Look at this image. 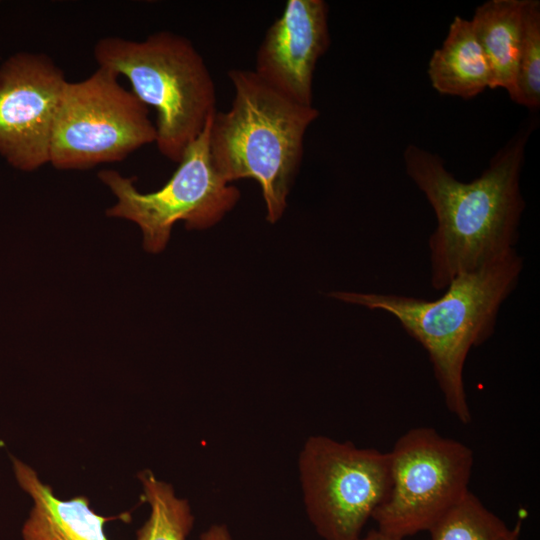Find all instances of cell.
<instances>
[{
	"instance_id": "1",
	"label": "cell",
	"mask_w": 540,
	"mask_h": 540,
	"mask_svg": "<svg viewBox=\"0 0 540 540\" xmlns=\"http://www.w3.org/2000/svg\"><path fill=\"white\" fill-rule=\"evenodd\" d=\"M532 123L518 131L469 182L455 178L440 156L409 144L407 175L434 210L437 226L428 241L430 283L445 290L461 274L515 249L525 208L520 189Z\"/></svg>"
},
{
	"instance_id": "2",
	"label": "cell",
	"mask_w": 540,
	"mask_h": 540,
	"mask_svg": "<svg viewBox=\"0 0 540 540\" xmlns=\"http://www.w3.org/2000/svg\"><path fill=\"white\" fill-rule=\"evenodd\" d=\"M522 269L523 259L513 249L459 275L438 299L345 291L330 296L397 319L427 351L447 409L468 424L471 413L463 380L467 355L494 334L500 308L515 290Z\"/></svg>"
},
{
	"instance_id": "3",
	"label": "cell",
	"mask_w": 540,
	"mask_h": 540,
	"mask_svg": "<svg viewBox=\"0 0 540 540\" xmlns=\"http://www.w3.org/2000/svg\"><path fill=\"white\" fill-rule=\"evenodd\" d=\"M228 77L234 97L229 110L216 112L212 118L211 160L226 183L256 180L267 220L274 223L286 209L303 158L306 131L319 111L286 98L253 70L231 69Z\"/></svg>"
},
{
	"instance_id": "4",
	"label": "cell",
	"mask_w": 540,
	"mask_h": 540,
	"mask_svg": "<svg viewBox=\"0 0 540 540\" xmlns=\"http://www.w3.org/2000/svg\"><path fill=\"white\" fill-rule=\"evenodd\" d=\"M93 54L98 66L125 76L136 97L156 111L154 143L178 163L217 112L214 80L192 42L170 31L141 41L108 36Z\"/></svg>"
},
{
	"instance_id": "5",
	"label": "cell",
	"mask_w": 540,
	"mask_h": 540,
	"mask_svg": "<svg viewBox=\"0 0 540 540\" xmlns=\"http://www.w3.org/2000/svg\"><path fill=\"white\" fill-rule=\"evenodd\" d=\"M155 138L148 107L120 84L116 72L98 66L84 80L67 81L49 163L61 170L88 169L121 161Z\"/></svg>"
},
{
	"instance_id": "6",
	"label": "cell",
	"mask_w": 540,
	"mask_h": 540,
	"mask_svg": "<svg viewBox=\"0 0 540 540\" xmlns=\"http://www.w3.org/2000/svg\"><path fill=\"white\" fill-rule=\"evenodd\" d=\"M306 515L323 540H353L391 486L389 452L310 436L298 458Z\"/></svg>"
},
{
	"instance_id": "7",
	"label": "cell",
	"mask_w": 540,
	"mask_h": 540,
	"mask_svg": "<svg viewBox=\"0 0 540 540\" xmlns=\"http://www.w3.org/2000/svg\"><path fill=\"white\" fill-rule=\"evenodd\" d=\"M389 455V494L371 517L383 533L406 538L429 531L469 491L473 451L431 427L408 430Z\"/></svg>"
},
{
	"instance_id": "8",
	"label": "cell",
	"mask_w": 540,
	"mask_h": 540,
	"mask_svg": "<svg viewBox=\"0 0 540 540\" xmlns=\"http://www.w3.org/2000/svg\"><path fill=\"white\" fill-rule=\"evenodd\" d=\"M212 118L188 146L172 177L154 192L138 191L133 179L115 170L106 169L98 174L117 198L107 215L135 222L149 252L156 253L165 247L176 222L184 221L188 229L209 228L239 200V190L218 175L211 160Z\"/></svg>"
},
{
	"instance_id": "9",
	"label": "cell",
	"mask_w": 540,
	"mask_h": 540,
	"mask_svg": "<svg viewBox=\"0 0 540 540\" xmlns=\"http://www.w3.org/2000/svg\"><path fill=\"white\" fill-rule=\"evenodd\" d=\"M67 83L42 53L20 52L0 67V155L33 171L49 163L57 110Z\"/></svg>"
},
{
	"instance_id": "10",
	"label": "cell",
	"mask_w": 540,
	"mask_h": 540,
	"mask_svg": "<svg viewBox=\"0 0 540 540\" xmlns=\"http://www.w3.org/2000/svg\"><path fill=\"white\" fill-rule=\"evenodd\" d=\"M323 0H288L256 53L255 74L286 98L313 106V76L330 45Z\"/></svg>"
},
{
	"instance_id": "11",
	"label": "cell",
	"mask_w": 540,
	"mask_h": 540,
	"mask_svg": "<svg viewBox=\"0 0 540 540\" xmlns=\"http://www.w3.org/2000/svg\"><path fill=\"white\" fill-rule=\"evenodd\" d=\"M11 460L16 482L32 500L21 529L23 540H109L105 523L130 519L128 513L116 517L97 514L84 495L59 499L30 465L16 457Z\"/></svg>"
},
{
	"instance_id": "12",
	"label": "cell",
	"mask_w": 540,
	"mask_h": 540,
	"mask_svg": "<svg viewBox=\"0 0 540 540\" xmlns=\"http://www.w3.org/2000/svg\"><path fill=\"white\" fill-rule=\"evenodd\" d=\"M427 73L432 87L443 95L470 99L491 87L490 68L470 20L453 19Z\"/></svg>"
},
{
	"instance_id": "13",
	"label": "cell",
	"mask_w": 540,
	"mask_h": 540,
	"mask_svg": "<svg viewBox=\"0 0 540 540\" xmlns=\"http://www.w3.org/2000/svg\"><path fill=\"white\" fill-rule=\"evenodd\" d=\"M527 0H489L479 5L471 24L491 73L490 89H514Z\"/></svg>"
},
{
	"instance_id": "14",
	"label": "cell",
	"mask_w": 540,
	"mask_h": 540,
	"mask_svg": "<svg viewBox=\"0 0 540 540\" xmlns=\"http://www.w3.org/2000/svg\"><path fill=\"white\" fill-rule=\"evenodd\" d=\"M138 479L150 514L137 530L136 540H186L194 525L189 502L178 497L174 487L158 479L151 470L141 471Z\"/></svg>"
},
{
	"instance_id": "15",
	"label": "cell",
	"mask_w": 540,
	"mask_h": 540,
	"mask_svg": "<svg viewBox=\"0 0 540 540\" xmlns=\"http://www.w3.org/2000/svg\"><path fill=\"white\" fill-rule=\"evenodd\" d=\"M522 520L512 528L470 490L428 531L431 540H521Z\"/></svg>"
},
{
	"instance_id": "16",
	"label": "cell",
	"mask_w": 540,
	"mask_h": 540,
	"mask_svg": "<svg viewBox=\"0 0 540 540\" xmlns=\"http://www.w3.org/2000/svg\"><path fill=\"white\" fill-rule=\"evenodd\" d=\"M511 100L528 108L540 107V2L527 0Z\"/></svg>"
},
{
	"instance_id": "17",
	"label": "cell",
	"mask_w": 540,
	"mask_h": 540,
	"mask_svg": "<svg viewBox=\"0 0 540 540\" xmlns=\"http://www.w3.org/2000/svg\"><path fill=\"white\" fill-rule=\"evenodd\" d=\"M200 540H233V538L226 525L214 524L200 535Z\"/></svg>"
},
{
	"instance_id": "18",
	"label": "cell",
	"mask_w": 540,
	"mask_h": 540,
	"mask_svg": "<svg viewBox=\"0 0 540 540\" xmlns=\"http://www.w3.org/2000/svg\"><path fill=\"white\" fill-rule=\"evenodd\" d=\"M353 540H406L405 538H399L392 535H388L379 531L378 529L370 530L365 536L360 535Z\"/></svg>"
}]
</instances>
